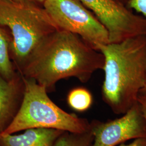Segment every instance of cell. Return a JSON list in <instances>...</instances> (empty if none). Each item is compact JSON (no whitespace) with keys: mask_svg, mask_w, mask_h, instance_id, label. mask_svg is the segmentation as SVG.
I'll return each mask as SVG.
<instances>
[{"mask_svg":"<svg viewBox=\"0 0 146 146\" xmlns=\"http://www.w3.org/2000/svg\"><path fill=\"white\" fill-rule=\"evenodd\" d=\"M104 65L102 53L78 35L59 29L38 44L19 72L49 92L64 78L86 83Z\"/></svg>","mask_w":146,"mask_h":146,"instance_id":"obj_1","label":"cell"},{"mask_svg":"<svg viewBox=\"0 0 146 146\" xmlns=\"http://www.w3.org/2000/svg\"><path fill=\"white\" fill-rule=\"evenodd\" d=\"M104 80L102 99L116 114H124L137 102L146 83V35L101 45Z\"/></svg>","mask_w":146,"mask_h":146,"instance_id":"obj_2","label":"cell"},{"mask_svg":"<svg viewBox=\"0 0 146 146\" xmlns=\"http://www.w3.org/2000/svg\"><path fill=\"white\" fill-rule=\"evenodd\" d=\"M0 26L11 31L10 52L19 70L38 44L59 29L43 5L31 0H0Z\"/></svg>","mask_w":146,"mask_h":146,"instance_id":"obj_3","label":"cell"},{"mask_svg":"<svg viewBox=\"0 0 146 146\" xmlns=\"http://www.w3.org/2000/svg\"><path fill=\"white\" fill-rule=\"evenodd\" d=\"M25 93L21 108L9 127L2 134H13L31 128L54 129L75 133L90 130L88 120L68 113L54 103L46 88L23 76Z\"/></svg>","mask_w":146,"mask_h":146,"instance_id":"obj_4","label":"cell"},{"mask_svg":"<svg viewBox=\"0 0 146 146\" xmlns=\"http://www.w3.org/2000/svg\"><path fill=\"white\" fill-rule=\"evenodd\" d=\"M42 5L59 29L78 35L97 50L109 43L105 27L78 0H46Z\"/></svg>","mask_w":146,"mask_h":146,"instance_id":"obj_5","label":"cell"},{"mask_svg":"<svg viewBox=\"0 0 146 146\" xmlns=\"http://www.w3.org/2000/svg\"><path fill=\"white\" fill-rule=\"evenodd\" d=\"M105 27L109 43L146 35V17L137 15L125 5L114 0H78Z\"/></svg>","mask_w":146,"mask_h":146,"instance_id":"obj_6","label":"cell"},{"mask_svg":"<svg viewBox=\"0 0 146 146\" xmlns=\"http://www.w3.org/2000/svg\"><path fill=\"white\" fill-rule=\"evenodd\" d=\"M92 146H116L131 140L146 138V121L138 102L123 116L107 122L93 121Z\"/></svg>","mask_w":146,"mask_h":146,"instance_id":"obj_7","label":"cell"},{"mask_svg":"<svg viewBox=\"0 0 146 146\" xmlns=\"http://www.w3.org/2000/svg\"><path fill=\"white\" fill-rule=\"evenodd\" d=\"M25 88L23 76L19 72L9 80L0 75V134L15 119L21 108Z\"/></svg>","mask_w":146,"mask_h":146,"instance_id":"obj_8","label":"cell"},{"mask_svg":"<svg viewBox=\"0 0 146 146\" xmlns=\"http://www.w3.org/2000/svg\"><path fill=\"white\" fill-rule=\"evenodd\" d=\"M65 131L46 129H28L20 134H0V146H54Z\"/></svg>","mask_w":146,"mask_h":146,"instance_id":"obj_9","label":"cell"},{"mask_svg":"<svg viewBox=\"0 0 146 146\" xmlns=\"http://www.w3.org/2000/svg\"><path fill=\"white\" fill-rule=\"evenodd\" d=\"M9 37L0 27V75L7 80L14 78L16 73L11 59Z\"/></svg>","mask_w":146,"mask_h":146,"instance_id":"obj_10","label":"cell"},{"mask_svg":"<svg viewBox=\"0 0 146 146\" xmlns=\"http://www.w3.org/2000/svg\"><path fill=\"white\" fill-rule=\"evenodd\" d=\"M93 96L87 89L79 87L72 89L68 95L67 102L70 107L78 112L88 110L93 104Z\"/></svg>","mask_w":146,"mask_h":146,"instance_id":"obj_11","label":"cell"},{"mask_svg":"<svg viewBox=\"0 0 146 146\" xmlns=\"http://www.w3.org/2000/svg\"><path fill=\"white\" fill-rule=\"evenodd\" d=\"M94 137L90 130L82 133L63 131L54 146H92Z\"/></svg>","mask_w":146,"mask_h":146,"instance_id":"obj_12","label":"cell"},{"mask_svg":"<svg viewBox=\"0 0 146 146\" xmlns=\"http://www.w3.org/2000/svg\"><path fill=\"white\" fill-rule=\"evenodd\" d=\"M127 7L146 17V0H130Z\"/></svg>","mask_w":146,"mask_h":146,"instance_id":"obj_13","label":"cell"},{"mask_svg":"<svg viewBox=\"0 0 146 146\" xmlns=\"http://www.w3.org/2000/svg\"><path fill=\"white\" fill-rule=\"evenodd\" d=\"M137 102L140 104L142 114L146 121V95L139 94L137 98Z\"/></svg>","mask_w":146,"mask_h":146,"instance_id":"obj_14","label":"cell"},{"mask_svg":"<svg viewBox=\"0 0 146 146\" xmlns=\"http://www.w3.org/2000/svg\"><path fill=\"white\" fill-rule=\"evenodd\" d=\"M118 146H146V138L136 139L129 144L123 143Z\"/></svg>","mask_w":146,"mask_h":146,"instance_id":"obj_15","label":"cell"},{"mask_svg":"<svg viewBox=\"0 0 146 146\" xmlns=\"http://www.w3.org/2000/svg\"><path fill=\"white\" fill-rule=\"evenodd\" d=\"M114 1H115V2H117L118 3H120L121 5L127 7V5L130 0H114Z\"/></svg>","mask_w":146,"mask_h":146,"instance_id":"obj_16","label":"cell"},{"mask_svg":"<svg viewBox=\"0 0 146 146\" xmlns=\"http://www.w3.org/2000/svg\"><path fill=\"white\" fill-rule=\"evenodd\" d=\"M140 94H142V95H146V83L145 87L143 88V89H142L140 92Z\"/></svg>","mask_w":146,"mask_h":146,"instance_id":"obj_17","label":"cell"},{"mask_svg":"<svg viewBox=\"0 0 146 146\" xmlns=\"http://www.w3.org/2000/svg\"><path fill=\"white\" fill-rule=\"evenodd\" d=\"M36 3H37L38 4H40V5H43V3H44V2L46 1V0H31Z\"/></svg>","mask_w":146,"mask_h":146,"instance_id":"obj_18","label":"cell"},{"mask_svg":"<svg viewBox=\"0 0 146 146\" xmlns=\"http://www.w3.org/2000/svg\"><path fill=\"white\" fill-rule=\"evenodd\" d=\"M12 1H14V2H16L21 3V2H24L25 0H12Z\"/></svg>","mask_w":146,"mask_h":146,"instance_id":"obj_19","label":"cell"}]
</instances>
